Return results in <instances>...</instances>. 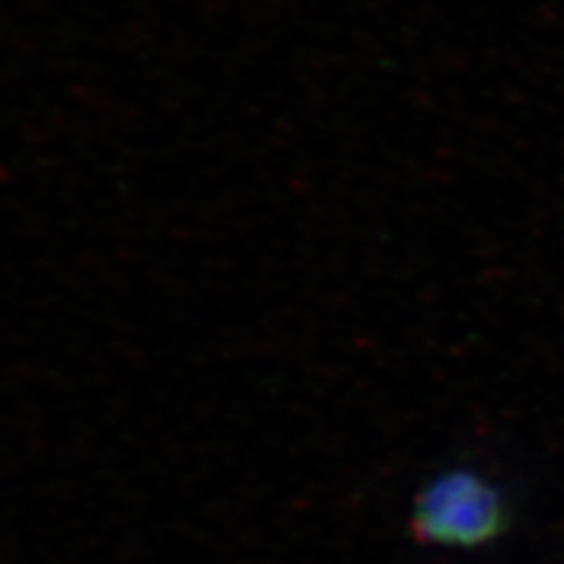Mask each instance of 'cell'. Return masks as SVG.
Wrapping results in <instances>:
<instances>
[{
  "instance_id": "6da1fadb",
  "label": "cell",
  "mask_w": 564,
  "mask_h": 564,
  "mask_svg": "<svg viewBox=\"0 0 564 564\" xmlns=\"http://www.w3.org/2000/svg\"><path fill=\"white\" fill-rule=\"evenodd\" d=\"M408 525L419 544L474 552L497 544L510 531L512 502L494 478L474 468H453L415 494Z\"/></svg>"
}]
</instances>
